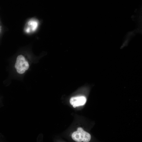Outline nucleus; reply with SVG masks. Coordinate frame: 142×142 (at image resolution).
<instances>
[{
	"instance_id": "f257e3e1",
	"label": "nucleus",
	"mask_w": 142,
	"mask_h": 142,
	"mask_svg": "<svg viewBox=\"0 0 142 142\" xmlns=\"http://www.w3.org/2000/svg\"><path fill=\"white\" fill-rule=\"evenodd\" d=\"M72 138L73 139L77 142H88L91 139L90 135L84 131L83 128L79 127L77 131L73 132Z\"/></svg>"
},
{
	"instance_id": "7ed1b4c3",
	"label": "nucleus",
	"mask_w": 142,
	"mask_h": 142,
	"mask_svg": "<svg viewBox=\"0 0 142 142\" xmlns=\"http://www.w3.org/2000/svg\"><path fill=\"white\" fill-rule=\"evenodd\" d=\"M39 24V21L37 19L34 18H31L26 23L24 31L27 33L34 32L37 29Z\"/></svg>"
},
{
	"instance_id": "39448f33",
	"label": "nucleus",
	"mask_w": 142,
	"mask_h": 142,
	"mask_svg": "<svg viewBox=\"0 0 142 142\" xmlns=\"http://www.w3.org/2000/svg\"><path fill=\"white\" fill-rule=\"evenodd\" d=\"M1 28H0V32H1Z\"/></svg>"
},
{
	"instance_id": "20e7f679",
	"label": "nucleus",
	"mask_w": 142,
	"mask_h": 142,
	"mask_svg": "<svg viewBox=\"0 0 142 142\" xmlns=\"http://www.w3.org/2000/svg\"><path fill=\"white\" fill-rule=\"evenodd\" d=\"M86 98L83 96L73 97L70 100V102L73 107L75 108L76 106L84 105L86 102Z\"/></svg>"
},
{
	"instance_id": "f03ea898",
	"label": "nucleus",
	"mask_w": 142,
	"mask_h": 142,
	"mask_svg": "<svg viewBox=\"0 0 142 142\" xmlns=\"http://www.w3.org/2000/svg\"><path fill=\"white\" fill-rule=\"evenodd\" d=\"M29 67L28 63L23 56L20 55L17 57L15 64L17 73L19 74H23L28 70Z\"/></svg>"
}]
</instances>
